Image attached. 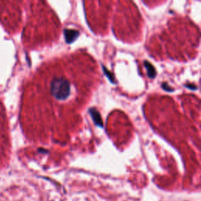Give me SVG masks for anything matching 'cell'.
Returning <instances> with one entry per match:
<instances>
[{"instance_id": "cell-1", "label": "cell", "mask_w": 201, "mask_h": 201, "mask_svg": "<svg viewBox=\"0 0 201 201\" xmlns=\"http://www.w3.org/2000/svg\"><path fill=\"white\" fill-rule=\"evenodd\" d=\"M72 93V86L64 77H58L50 82V94L58 101H65Z\"/></svg>"}, {"instance_id": "cell-3", "label": "cell", "mask_w": 201, "mask_h": 201, "mask_svg": "<svg viewBox=\"0 0 201 201\" xmlns=\"http://www.w3.org/2000/svg\"><path fill=\"white\" fill-rule=\"evenodd\" d=\"M145 66H146L147 68H148V75H149L151 77H152V78H153V77L155 76V75H156V71L154 70L153 67H152L151 65H149V64H148V62H145Z\"/></svg>"}, {"instance_id": "cell-2", "label": "cell", "mask_w": 201, "mask_h": 201, "mask_svg": "<svg viewBox=\"0 0 201 201\" xmlns=\"http://www.w3.org/2000/svg\"><path fill=\"white\" fill-rule=\"evenodd\" d=\"M79 33H77L76 32L72 31V30H69V31H65V37H66V40L68 43H72L75 39V38L78 36Z\"/></svg>"}]
</instances>
